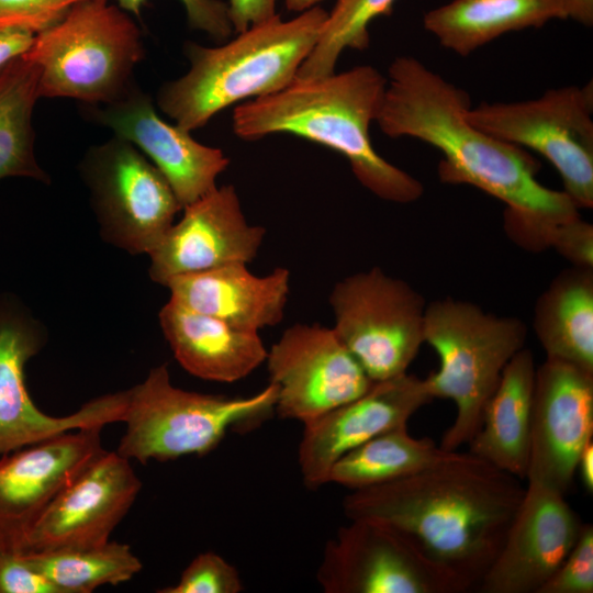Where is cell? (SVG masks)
<instances>
[{"label":"cell","instance_id":"6da1fadb","mask_svg":"<svg viewBox=\"0 0 593 593\" xmlns=\"http://www.w3.org/2000/svg\"><path fill=\"white\" fill-rule=\"evenodd\" d=\"M468 93L418 59L396 57L374 122L392 138L413 137L437 148L443 182L470 184L506 205L505 227L523 244L544 242L560 223L580 216L562 190L536 178L538 161L524 148L500 141L467 118Z\"/></svg>","mask_w":593,"mask_h":593},{"label":"cell","instance_id":"7a4b0ae2","mask_svg":"<svg viewBox=\"0 0 593 593\" xmlns=\"http://www.w3.org/2000/svg\"><path fill=\"white\" fill-rule=\"evenodd\" d=\"M524 492L521 479L454 450L407 477L353 490L343 510L406 534L467 592L497 556Z\"/></svg>","mask_w":593,"mask_h":593},{"label":"cell","instance_id":"3957f363","mask_svg":"<svg viewBox=\"0 0 593 593\" xmlns=\"http://www.w3.org/2000/svg\"><path fill=\"white\" fill-rule=\"evenodd\" d=\"M387 78L372 66L316 79H295L287 88L238 104L233 131L245 141L288 133L343 155L357 180L382 200L410 203L423 194L421 181L381 157L372 146Z\"/></svg>","mask_w":593,"mask_h":593},{"label":"cell","instance_id":"277c9868","mask_svg":"<svg viewBox=\"0 0 593 593\" xmlns=\"http://www.w3.org/2000/svg\"><path fill=\"white\" fill-rule=\"evenodd\" d=\"M327 15L316 5L287 21L278 14L216 47L188 42L189 70L159 88L158 108L192 132L230 105L287 88L317 44Z\"/></svg>","mask_w":593,"mask_h":593},{"label":"cell","instance_id":"5b68a950","mask_svg":"<svg viewBox=\"0 0 593 593\" xmlns=\"http://www.w3.org/2000/svg\"><path fill=\"white\" fill-rule=\"evenodd\" d=\"M526 325L452 298L426 305L424 343L436 351L439 368L425 382L433 399H450L456 416L439 447L458 450L478 432L483 411L504 368L524 348Z\"/></svg>","mask_w":593,"mask_h":593},{"label":"cell","instance_id":"8992f818","mask_svg":"<svg viewBox=\"0 0 593 593\" xmlns=\"http://www.w3.org/2000/svg\"><path fill=\"white\" fill-rule=\"evenodd\" d=\"M23 55L40 68L41 98L101 105L130 89L145 51L130 13L109 0H85L35 34Z\"/></svg>","mask_w":593,"mask_h":593},{"label":"cell","instance_id":"52a82bcc","mask_svg":"<svg viewBox=\"0 0 593 593\" xmlns=\"http://www.w3.org/2000/svg\"><path fill=\"white\" fill-rule=\"evenodd\" d=\"M127 391L125 432L115 451L142 465L188 455L204 456L226 432L275 410L277 388L270 383L249 396L187 391L170 381L166 363L149 370Z\"/></svg>","mask_w":593,"mask_h":593},{"label":"cell","instance_id":"ba28073f","mask_svg":"<svg viewBox=\"0 0 593 593\" xmlns=\"http://www.w3.org/2000/svg\"><path fill=\"white\" fill-rule=\"evenodd\" d=\"M333 329L373 381L406 373L424 343V298L380 268L356 272L328 296Z\"/></svg>","mask_w":593,"mask_h":593},{"label":"cell","instance_id":"9c48e42d","mask_svg":"<svg viewBox=\"0 0 593 593\" xmlns=\"http://www.w3.org/2000/svg\"><path fill=\"white\" fill-rule=\"evenodd\" d=\"M593 85L551 89L517 102H482L467 118L486 134L527 147L559 172L579 209L593 208Z\"/></svg>","mask_w":593,"mask_h":593},{"label":"cell","instance_id":"30bf717a","mask_svg":"<svg viewBox=\"0 0 593 593\" xmlns=\"http://www.w3.org/2000/svg\"><path fill=\"white\" fill-rule=\"evenodd\" d=\"M80 174L101 237L130 254H150L182 210L174 190L130 142L113 135L91 146Z\"/></svg>","mask_w":593,"mask_h":593},{"label":"cell","instance_id":"8fae6325","mask_svg":"<svg viewBox=\"0 0 593 593\" xmlns=\"http://www.w3.org/2000/svg\"><path fill=\"white\" fill-rule=\"evenodd\" d=\"M327 541L316 579L326 593H462L460 583L406 534L349 519Z\"/></svg>","mask_w":593,"mask_h":593},{"label":"cell","instance_id":"7c38bea8","mask_svg":"<svg viewBox=\"0 0 593 593\" xmlns=\"http://www.w3.org/2000/svg\"><path fill=\"white\" fill-rule=\"evenodd\" d=\"M47 342V332L14 296L0 295V456L79 428L123 422L127 391L97 396L66 416H53L32 401L25 365Z\"/></svg>","mask_w":593,"mask_h":593},{"label":"cell","instance_id":"4fadbf2b","mask_svg":"<svg viewBox=\"0 0 593 593\" xmlns=\"http://www.w3.org/2000/svg\"><path fill=\"white\" fill-rule=\"evenodd\" d=\"M275 410L306 423L365 393L373 383L333 327L296 323L267 353Z\"/></svg>","mask_w":593,"mask_h":593},{"label":"cell","instance_id":"5bb4252c","mask_svg":"<svg viewBox=\"0 0 593 593\" xmlns=\"http://www.w3.org/2000/svg\"><path fill=\"white\" fill-rule=\"evenodd\" d=\"M101 430L79 428L0 456V553L27 551L53 499L105 450Z\"/></svg>","mask_w":593,"mask_h":593},{"label":"cell","instance_id":"9a60e30c","mask_svg":"<svg viewBox=\"0 0 593 593\" xmlns=\"http://www.w3.org/2000/svg\"><path fill=\"white\" fill-rule=\"evenodd\" d=\"M593 436V371L546 358L536 367L526 480L562 493Z\"/></svg>","mask_w":593,"mask_h":593},{"label":"cell","instance_id":"2e32d148","mask_svg":"<svg viewBox=\"0 0 593 593\" xmlns=\"http://www.w3.org/2000/svg\"><path fill=\"white\" fill-rule=\"evenodd\" d=\"M141 489L130 460L104 450L53 499L31 533L26 552L104 545Z\"/></svg>","mask_w":593,"mask_h":593},{"label":"cell","instance_id":"e0dca14e","mask_svg":"<svg viewBox=\"0 0 593 593\" xmlns=\"http://www.w3.org/2000/svg\"><path fill=\"white\" fill-rule=\"evenodd\" d=\"M582 526L564 493L527 480L504 542L477 589L538 593L578 540Z\"/></svg>","mask_w":593,"mask_h":593},{"label":"cell","instance_id":"ac0fdd59","mask_svg":"<svg viewBox=\"0 0 593 593\" xmlns=\"http://www.w3.org/2000/svg\"><path fill=\"white\" fill-rule=\"evenodd\" d=\"M182 210L181 220L149 254L150 279L161 286L176 277L248 264L266 237L265 227L247 221L232 184L216 187Z\"/></svg>","mask_w":593,"mask_h":593},{"label":"cell","instance_id":"d6986e66","mask_svg":"<svg viewBox=\"0 0 593 593\" xmlns=\"http://www.w3.org/2000/svg\"><path fill=\"white\" fill-rule=\"evenodd\" d=\"M90 115L154 164L182 209L212 192L230 165L223 150L199 143L191 132L163 120L152 98L135 82L120 99L93 105Z\"/></svg>","mask_w":593,"mask_h":593},{"label":"cell","instance_id":"ffe728a7","mask_svg":"<svg viewBox=\"0 0 593 593\" xmlns=\"http://www.w3.org/2000/svg\"><path fill=\"white\" fill-rule=\"evenodd\" d=\"M433 400L425 379L407 372L373 382L358 398L303 423L298 461L305 486L328 483L333 465L346 452L394 427Z\"/></svg>","mask_w":593,"mask_h":593},{"label":"cell","instance_id":"44dd1931","mask_svg":"<svg viewBox=\"0 0 593 593\" xmlns=\"http://www.w3.org/2000/svg\"><path fill=\"white\" fill-rule=\"evenodd\" d=\"M290 271L278 267L256 276L247 264H230L180 276L165 287L170 299L234 327L257 332L279 324L290 294Z\"/></svg>","mask_w":593,"mask_h":593},{"label":"cell","instance_id":"7402d4cb","mask_svg":"<svg viewBox=\"0 0 593 593\" xmlns=\"http://www.w3.org/2000/svg\"><path fill=\"white\" fill-rule=\"evenodd\" d=\"M158 317L176 360L197 378L234 382L266 361L268 350L257 332L234 327L171 299Z\"/></svg>","mask_w":593,"mask_h":593},{"label":"cell","instance_id":"603a6c76","mask_svg":"<svg viewBox=\"0 0 593 593\" xmlns=\"http://www.w3.org/2000/svg\"><path fill=\"white\" fill-rule=\"evenodd\" d=\"M535 373L532 351L521 349L504 368L468 443L470 454L521 480L529 463Z\"/></svg>","mask_w":593,"mask_h":593},{"label":"cell","instance_id":"cb8c5ba5","mask_svg":"<svg viewBox=\"0 0 593 593\" xmlns=\"http://www.w3.org/2000/svg\"><path fill=\"white\" fill-rule=\"evenodd\" d=\"M568 18L566 0H452L426 12L423 25L441 46L468 56L503 34Z\"/></svg>","mask_w":593,"mask_h":593},{"label":"cell","instance_id":"d4e9b609","mask_svg":"<svg viewBox=\"0 0 593 593\" xmlns=\"http://www.w3.org/2000/svg\"><path fill=\"white\" fill-rule=\"evenodd\" d=\"M533 327L546 358L593 371V268L562 270L537 299Z\"/></svg>","mask_w":593,"mask_h":593},{"label":"cell","instance_id":"484cf974","mask_svg":"<svg viewBox=\"0 0 593 593\" xmlns=\"http://www.w3.org/2000/svg\"><path fill=\"white\" fill-rule=\"evenodd\" d=\"M40 68L23 54L0 69V180L26 177L49 183L34 153L32 124L37 99Z\"/></svg>","mask_w":593,"mask_h":593},{"label":"cell","instance_id":"4316f807","mask_svg":"<svg viewBox=\"0 0 593 593\" xmlns=\"http://www.w3.org/2000/svg\"><path fill=\"white\" fill-rule=\"evenodd\" d=\"M430 438H415L406 425L394 427L343 455L331 468L328 483L360 490L415 473L447 455Z\"/></svg>","mask_w":593,"mask_h":593},{"label":"cell","instance_id":"83f0119b","mask_svg":"<svg viewBox=\"0 0 593 593\" xmlns=\"http://www.w3.org/2000/svg\"><path fill=\"white\" fill-rule=\"evenodd\" d=\"M22 555L58 593H91L101 585H118L130 581L143 568L130 545L111 540L91 548Z\"/></svg>","mask_w":593,"mask_h":593},{"label":"cell","instance_id":"f1b7e54d","mask_svg":"<svg viewBox=\"0 0 593 593\" xmlns=\"http://www.w3.org/2000/svg\"><path fill=\"white\" fill-rule=\"evenodd\" d=\"M395 0H337L328 12L320 40L300 67L295 79H316L335 72L337 60L347 49L369 46V25L390 14Z\"/></svg>","mask_w":593,"mask_h":593},{"label":"cell","instance_id":"f546056e","mask_svg":"<svg viewBox=\"0 0 593 593\" xmlns=\"http://www.w3.org/2000/svg\"><path fill=\"white\" fill-rule=\"evenodd\" d=\"M244 586L234 566L211 551L199 553L182 571L179 581L159 593H238Z\"/></svg>","mask_w":593,"mask_h":593},{"label":"cell","instance_id":"4dcf8cb0","mask_svg":"<svg viewBox=\"0 0 593 593\" xmlns=\"http://www.w3.org/2000/svg\"><path fill=\"white\" fill-rule=\"evenodd\" d=\"M593 592V527L583 524L578 540L538 593Z\"/></svg>","mask_w":593,"mask_h":593},{"label":"cell","instance_id":"1f68e13d","mask_svg":"<svg viewBox=\"0 0 593 593\" xmlns=\"http://www.w3.org/2000/svg\"><path fill=\"white\" fill-rule=\"evenodd\" d=\"M85 0H0V29L18 27L37 34Z\"/></svg>","mask_w":593,"mask_h":593},{"label":"cell","instance_id":"d6a6232c","mask_svg":"<svg viewBox=\"0 0 593 593\" xmlns=\"http://www.w3.org/2000/svg\"><path fill=\"white\" fill-rule=\"evenodd\" d=\"M147 0H118V5L131 15H139ZM183 5L188 24L191 29L203 32L210 37L226 41L233 26L228 16L227 4L223 0H179Z\"/></svg>","mask_w":593,"mask_h":593},{"label":"cell","instance_id":"836d02e7","mask_svg":"<svg viewBox=\"0 0 593 593\" xmlns=\"http://www.w3.org/2000/svg\"><path fill=\"white\" fill-rule=\"evenodd\" d=\"M549 247L575 267L593 268V226L580 216L557 225Z\"/></svg>","mask_w":593,"mask_h":593},{"label":"cell","instance_id":"e575fe53","mask_svg":"<svg viewBox=\"0 0 593 593\" xmlns=\"http://www.w3.org/2000/svg\"><path fill=\"white\" fill-rule=\"evenodd\" d=\"M0 593H58L22 553H0Z\"/></svg>","mask_w":593,"mask_h":593},{"label":"cell","instance_id":"d590c367","mask_svg":"<svg viewBox=\"0 0 593 593\" xmlns=\"http://www.w3.org/2000/svg\"><path fill=\"white\" fill-rule=\"evenodd\" d=\"M278 0H227L233 31L242 33L251 26L268 22L278 15Z\"/></svg>","mask_w":593,"mask_h":593},{"label":"cell","instance_id":"8d00e7d4","mask_svg":"<svg viewBox=\"0 0 593 593\" xmlns=\"http://www.w3.org/2000/svg\"><path fill=\"white\" fill-rule=\"evenodd\" d=\"M34 37V33L24 29H0V69L14 57L24 54L32 45Z\"/></svg>","mask_w":593,"mask_h":593},{"label":"cell","instance_id":"74e56055","mask_svg":"<svg viewBox=\"0 0 593 593\" xmlns=\"http://www.w3.org/2000/svg\"><path fill=\"white\" fill-rule=\"evenodd\" d=\"M580 480L586 490L592 493L593 491V441H589L582 449L575 468Z\"/></svg>","mask_w":593,"mask_h":593},{"label":"cell","instance_id":"f35d334b","mask_svg":"<svg viewBox=\"0 0 593 593\" xmlns=\"http://www.w3.org/2000/svg\"><path fill=\"white\" fill-rule=\"evenodd\" d=\"M569 18L575 22L591 26L593 24V0H566Z\"/></svg>","mask_w":593,"mask_h":593},{"label":"cell","instance_id":"ab89813d","mask_svg":"<svg viewBox=\"0 0 593 593\" xmlns=\"http://www.w3.org/2000/svg\"><path fill=\"white\" fill-rule=\"evenodd\" d=\"M322 1L324 0H284V5L289 11L300 13L320 5Z\"/></svg>","mask_w":593,"mask_h":593}]
</instances>
